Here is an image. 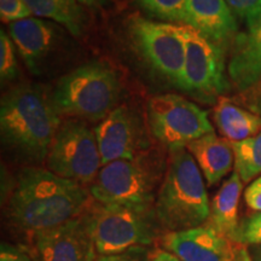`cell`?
Returning <instances> with one entry per match:
<instances>
[{
    "instance_id": "obj_16",
    "label": "cell",
    "mask_w": 261,
    "mask_h": 261,
    "mask_svg": "<svg viewBox=\"0 0 261 261\" xmlns=\"http://www.w3.org/2000/svg\"><path fill=\"white\" fill-rule=\"evenodd\" d=\"M228 76L241 93L261 79V21L252 31L237 35L228 63Z\"/></svg>"
},
{
    "instance_id": "obj_32",
    "label": "cell",
    "mask_w": 261,
    "mask_h": 261,
    "mask_svg": "<svg viewBox=\"0 0 261 261\" xmlns=\"http://www.w3.org/2000/svg\"><path fill=\"white\" fill-rule=\"evenodd\" d=\"M236 261H253V257L250 255V252L247 246H241L240 250H238Z\"/></svg>"
},
{
    "instance_id": "obj_8",
    "label": "cell",
    "mask_w": 261,
    "mask_h": 261,
    "mask_svg": "<svg viewBox=\"0 0 261 261\" xmlns=\"http://www.w3.org/2000/svg\"><path fill=\"white\" fill-rule=\"evenodd\" d=\"M185 48L179 89L203 102L212 103L227 89L225 51L190 25H178Z\"/></svg>"
},
{
    "instance_id": "obj_24",
    "label": "cell",
    "mask_w": 261,
    "mask_h": 261,
    "mask_svg": "<svg viewBox=\"0 0 261 261\" xmlns=\"http://www.w3.org/2000/svg\"><path fill=\"white\" fill-rule=\"evenodd\" d=\"M236 17L247 24V31H252L261 21V0H225Z\"/></svg>"
},
{
    "instance_id": "obj_21",
    "label": "cell",
    "mask_w": 261,
    "mask_h": 261,
    "mask_svg": "<svg viewBox=\"0 0 261 261\" xmlns=\"http://www.w3.org/2000/svg\"><path fill=\"white\" fill-rule=\"evenodd\" d=\"M234 155V171L243 182L252 181L261 174V130L256 136L241 142H231Z\"/></svg>"
},
{
    "instance_id": "obj_17",
    "label": "cell",
    "mask_w": 261,
    "mask_h": 261,
    "mask_svg": "<svg viewBox=\"0 0 261 261\" xmlns=\"http://www.w3.org/2000/svg\"><path fill=\"white\" fill-rule=\"evenodd\" d=\"M208 185L218 184L232 168L234 155L230 140L210 133L187 145Z\"/></svg>"
},
{
    "instance_id": "obj_18",
    "label": "cell",
    "mask_w": 261,
    "mask_h": 261,
    "mask_svg": "<svg viewBox=\"0 0 261 261\" xmlns=\"http://www.w3.org/2000/svg\"><path fill=\"white\" fill-rule=\"evenodd\" d=\"M242 188V179L234 171L214 196L211 205V217L208 220V223L213 225L218 232L230 238L233 242L236 241L238 226H240L238 204H240Z\"/></svg>"
},
{
    "instance_id": "obj_14",
    "label": "cell",
    "mask_w": 261,
    "mask_h": 261,
    "mask_svg": "<svg viewBox=\"0 0 261 261\" xmlns=\"http://www.w3.org/2000/svg\"><path fill=\"white\" fill-rule=\"evenodd\" d=\"M94 133L103 166L117 160L135 159L145 151L139 123L126 107L115 108L94 128Z\"/></svg>"
},
{
    "instance_id": "obj_4",
    "label": "cell",
    "mask_w": 261,
    "mask_h": 261,
    "mask_svg": "<svg viewBox=\"0 0 261 261\" xmlns=\"http://www.w3.org/2000/svg\"><path fill=\"white\" fill-rule=\"evenodd\" d=\"M167 163L161 154L145 150L130 160L104 165L90 187L94 201L107 204L155 208Z\"/></svg>"
},
{
    "instance_id": "obj_13",
    "label": "cell",
    "mask_w": 261,
    "mask_h": 261,
    "mask_svg": "<svg viewBox=\"0 0 261 261\" xmlns=\"http://www.w3.org/2000/svg\"><path fill=\"white\" fill-rule=\"evenodd\" d=\"M160 242L163 249L180 261H236L242 246L218 232L211 223L179 232H167Z\"/></svg>"
},
{
    "instance_id": "obj_12",
    "label": "cell",
    "mask_w": 261,
    "mask_h": 261,
    "mask_svg": "<svg viewBox=\"0 0 261 261\" xmlns=\"http://www.w3.org/2000/svg\"><path fill=\"white\" fill-rule=\"evenodd\" d=\"M10 38L33 75H42L63 45V27L38 17L19 19L9 24Z\"/></svg>"
},
{
    "instance_id": "obj_9",
    "label": "cell",
    "mask_w": 261,
    "mask_h": 261,
    "mask_svg": "<svg viewBox=\"0 0 261 261\" xmlns=\"http://www.w3.org/2000/svg\"><path fill=\"white\" fill-rule=\"evenodd\" d=\"M148 122L152 135L169 150L214 132L208 113L178 94H160L148 102Z\"/></svg>"
},
{
    "instance_id": "obj_6",
    "label": "cell",
    "mask_w": 261,
    "mask_h": 261,
    "mask_svg": "<svg viewBox=\"0 0 261 261\" xmlns=\"http://www.w3.org/2000/svg\"><path fill=\"white\" fill-rule=\"evenodd\" d=\"M98 256L151 247L163 232L155 208L140 210L92 201L83 213Z\"/></svg>"
},
{
    "instance_id": "obj_31",
    "label": "cell",
    "mask_w": 261,
    "mask_h": 261,
    "mask_svg": "<svg viewBox=\"0 0 261 261\" xmlns=\"http://www.w3.org/2000/svg\"><path fill=\"white\" fill-rule=\"evenodd\" d=\"M151 261H180L174 254L165 249H154Z\"/></svg>"
},
{
    "instance_id": "obj_33",
    "label": "cell",
    "mask_w": 261,
    "mask_h": 261,
    "mask_svg": "<svg viewBox=\"0 0 261 261\" xmlns=\"http://www.w3.org/2000/svg\"><path fill=\"white\" fill-rule=\"evenodd\" d=\"M249 252L253 257V261H261V246H253Z\"/></svg>"
},
{
    "instance_id": "obj_23",
    "label": "cell",
    "mask_w": 261,
    "mask_h": 261,
    "mask_svg": "<svg viewBox=\"0 0 261 261\" xmlns=\"http://www.w3.org/2000/svg\"><path fill=\"white\" fill-rule=\"evenodd\" d=\"M18 76V65L16 60V46L10 35L0 32V79L2 83L16 79Z\"/></svg>"
},
{
    "instance_id": "obj_10",
    "label": "cell",
    "mask_w": 261,
    "mask_h": 261,
    "mask_svg": "<svg viewBox=\"0 0 261 261\" xmlns=\"http://www.w3.org/2000/svg\"><path fill=\"white\" fill-rule=\"evenodd\" d=\"M127 32L142 60L163 79L178 86L185 60L184 41L178 25L132 16Z\"/></svg>"
},
{
    "instance_id": "obj_34",
    "label": "cell",
    "mask_w": 261,
    "mask_h": 261,
    "mask_svg": "<svg viewBox=\"0 0 261 261\" xmlns=\"http://www.w3.org/2000/svg\"><path fill=\"white\" fill-rule=\"evenodd\" d=\"M77 2L83 5L90 6V8H96V6L102 5L103 0H77Z\"/></svg>"
},
{
    "instance_id": "obj_2",
    "label": "cell",
    "mask_w": 261,
    "mask_h": 261,
    "mask_svg": "<svg viewBox=\"0 0 261 261\" xmlns=\"http://www.w3.org/2000/svg\"><path fill=\"white\" fill-rule=\"evenodd\" d=\"M61 123L51 93L39 85H18L2 98L3 144L25 162L39 165L46 161Z\"/></svg>"
},
{
    "instance_id": "obj_22",
    "label": "cell",
    "mask_w": 261,
    "mask_h": 261,
    "mask_svg": "<svg viewBox=\"0 0 261 261\" xmlns=\"http://www.w3.org/2000/svg\"><path fill=\"white\" fill-rule=\"evenodd\" d=\"M187 2L188 0H137L145 12L167 22H182Z\"/></svg>"
},
{
    "instance_id": "obj_29",
    "label": "cell",
    "mask_w": 261,
    "mask_h": 261,
    "mask_svg": "<svg viewBox=\"0 0 261 261\" xmlns=\"http://www.w3.org/2000/svg\"><path fill=\"white\" fill-rule=\"evenodd\" d=\"M244 201L250 210L261 212V177L250 182L244 192Z\"/></svg>"
},
{
    "instance_id": "obj_27",
    "label": "cell",
    "mask_w": 261,
    "mask_h": 261,
    "mask_svg": "<svg viewBox=\"0 0 261 261\" xmlns=\"http://www.w3.org/2000/svg\"><path fill=\"white\" fill-rule=\"evenodd\" d=\"M152 253L151 247H138L120 254L98 256L94 261H151Z\"/></svg>"
},
{
    "instance_id": "obj_20",
    "label": "cell",
    "mask_w": 261,
    "mask_h": 261,
    "mask_svg": "<svg viewBox=\"0 0 261 261\" xmlns=\"http://www.w3.org/2000/svg\"><path fill=\"white\" fill-rule=\"evenodd\" d=\"M32 15L50 19L67 29L73 37H80L85 27V12L77 0H23Z\"/></svg>"
},
{
    "instance_id": "obj_1",
    "label": "cell",
    "mask_w": 261,
    "mask_h": 261,
    "mask_svg": "<svg viewBox=\"0 0 261 261\" xmlns=\"http://www.w3.org/2000/svg\"><path fill=\"white\" fill-rule=\"evenodd\" d=\"M92 196L79 182L28 166L18 173L8 202V218L27 236L60 226L86 211Z\"/></svg>"
},
{
    "instance_id": "obj_3",
    "label": "cell",
    "mask_w": 261,
    "mask_h": 261,
    "mask_svg": "<svg viewBox=\"0 0 261 261\" xmlns=\"http://www.w3.org/2000/svg\"><path fill=\"white\" fill-rule=\"evenodd\" d=\"M155 213L165 233L190 230L210 220L211 205L202 172L187 148L169 150Z\"/></svg>"
},
{
    "instance_id": "obj_19",
    "label": "cell",
    "mask_w": 261,
    "mask_h": 261,
    "mask_svg": "<svg viewBox=\"0 0 261 261\" xmlns=\"http://www.w3.org/2000/svg\"><path fill=\"white\" fill-rule=\"evenodd\" d=\"M214 121L219 132L230 142H241L256 136L261 130L260 115L237 106L226 97L218 99L214 109Z\"/></svg>"
},
{
    "instance_id": "obj_7",
    "label": "cell",
    "mask_w": 261,
    "mask_h": 261,
    "mask_svg": "<svg viewBox=\"0 0 261 261\" xmlns=\"http://www.w3.org/2000/svg\"><path fill=\"white\" fill-rule=\"evenodd\" d=\"M45 162L48 171L62 178L92 184L103 167L94 129L80 119L62 122Z\"/></svg>"
},
{
    "instance_id": "obj_30",
    "label": "cell",
    "mask_w": 261,
    "mask_h": 261,
    "mask_svg": "<svg viewBox=\"0 0 261 261\" xmlns=\"http://www.w3.org/2000/svg\"><path fill=\"white\" fill-rule=\"evenodd\" d=\"M0 261H33L27 252L11 244L3 243L0 249Z\"/></svg>"
},
{
    "instance_id": "obj_28",
    "label": "cell",
    "mask_w": 261,
    "mask_h": 261,
    "mask_svg": "<svg viewBox=\"0 0 261 261\" xmlns=\"http://www.w3.org/2000/svg\"><path fill=\"white\" fill-rule=\"evenodd\" d=\"M242 100L248 109L261 116V79L252 89L242 93Z\"/></svg>"
},
{
    "instance_id": "obj_11",
    "label": "cell",
    "mask_w": 261,
    "mask_h": 261,
    "mask_svg": "<svg viewBox=\"0 0 261 261\" xmlns=\"http://www.w3.org/2000/svg\"><path fill=\"white\" fill-rule=\"evenodd\" d=\"M28 238L33 261H94L98 257L83 214Z\"/></svg>"
},
{
    "instance_id": "obj_15",
    "label": "cell",
    "mask_w": 261,
    "mask_h": 261,
    "mask_svg": "<svg viewBox=\"0 0 261 261\" xmlns=\"http://www.w3.org/2000/svg\"><path fill=\"white\" fill-rule=\"evenodd\" d=\"M182 22L224 51L238 35L236 16L225 0H188Z\"/></svg>"
},
{
    "instance_id": "obj_25",
    "label": "cell",
    "mask_w": 261,
    "mask_h": 261,
    "mask_svg": "<svg viewBox=\"0 0 261 261\" xmlns=\"http://www.w3.org/2000/svg\"><path fill=\"white\" fill-rule=\"evenodd\" d=\"M234 242L242 246H261V212L241 221Z\"/></svg>"
},
{
    "instance_id": "obj_5",
    "label": "cell",
    "mask_w": 261,
    "mask_h": 261,
    "mask_svg": "<svg viewBox=\"0 0 261 261\" xmlns=\"http://www.w3.org/2000/svg\"><path fill=\"white\" fill-rule=\"evenodd\" d=\"M120 92L121 83L114 68L93 61L63 75L51 97L61 116L102 121L115 109Z\"/></svg>"
},
{
    "instance_id": "obj_26",
    "label": "cell",
    "mask_w": 261,
    "mask_h": 261,
    "mask_svg": "<svg viewBox=\"0 0 261 261\" xmlns=\"http://www.w3.org/2000/svg\"><path fill=\"white\" fill-rule=\"evenodd\" d=\"M32 12L23 0H0V18L5 23H14L31 17Z\"/></svg>"
}]
</instances>
